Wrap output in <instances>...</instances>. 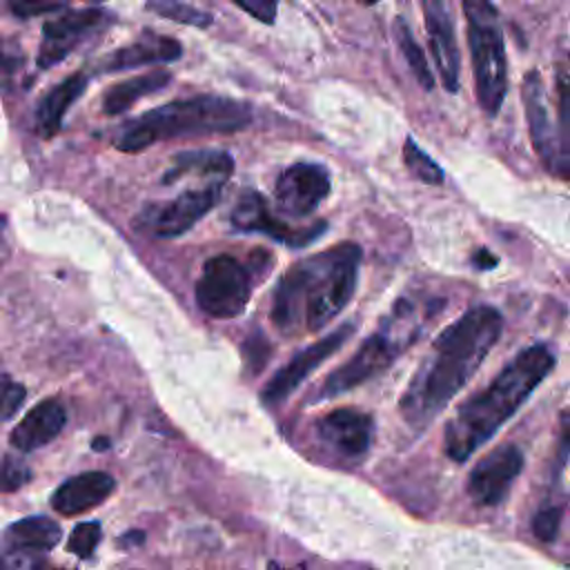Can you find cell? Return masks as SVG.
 Instances as JSON below:
<instances>
[{"mask_svg":"<svg viewBox=\"0 0 570 570\" xmlns=\"http://www.w3.org/2000/svg\"><path fill=\"white\" fill-rule=\"evenodd\" d=\"M87 89V76L85 73H73L69 78H65L62 82H58L40 102L38 111H36V131L42 138H51L60 131L62 118L67 114V109L82 96V91Z\"/></svg>","mask_w":570,"mask_h":570,"instance_id":"20","label":"cell"},{"mask_svg":"<svg viewBox=\"0 0 570 570\" xmlns=\"http://www.w3.org/2000/svg\"><path fill=\"white\" fill-rule=\"evenodd\" d=\"M252 296L249 269L229 254L212 256L196 281V303L212 318L243 314Z\"/></svg>","mask_w":570,"mask_h":570,"instance_id":"7","label":"cell"},{"mask_svg":"<svg viewBox=\"0 0 570 570\" xmlns=\"http://www.w3.org/2000/svg\"><path fill=\"white\" fill-rule=\"evenodd\" d=\"M561 525V510L559 508H543L532 519V532L539 541H554Z\"/></svg>","mask_w":570,"mask_h":570,"instance_id":"31","label":"cell"},{"mask_svg":"<svg viewBox=\"0 0 570 570\" xmlns=\"http://www.w3.org/2000/svg\"><path fill=\"white\" fill-rule=\"evenodd\" d=\"M354 332V325H341L330 336L316 341L314 345L301 350L292 361H287L263 387L261 399L265 405H278L283 403L318 365H323L341 345L347 341V336Z\"/></svg>","mask_w":570,"mask_h":570,"instance_id":"13","label":"cell"},{"mask_svg":"<svg viewBox=\"0 0 570 570\" xmlns=\"http://www.w3.org/2000/svg\"><path fill=\"white\" fill-rule=\"evenodd\" d=\"M145 541V534L142 532H129V534H125L122 539H120V546H125V548H136V546H140Z\"/></svg>","mask_w":570,"mask_h":570,"instance_id":"35","label":"cell"},{"mask_svg":"<svg viewBox=\"0 0 570 570\" xmlns=\"http://www.w3.org/2000/svg\"><path fill=\"white\" fill-rule=\"evenodd\" d=\"M423 16H425L428 40H430V47H432V56H434V65H436L441 85H443L445 91L456 94L459 91L461 58H459V47H456V38H454V22L450 18V11L439 0H425L423 2Z\"/></svg>","mask_w":570,"mask_h":570,"instance_id":"16","label":"cell"},{"mask_svg":"<svg viewBox=\"0 0 570 570\" xmlns=\"http://www.w3.org/2000/svg\"><path fill=\"white\" fill-rule=\"evenodd\" d=\"M114 476L107 472H82L67 479L51 497L53 510L60 514H80L89 508L100 505L114 492Z\"/></svg>","mask_w":570,"mask_h":570,"instance_id":"18","label":"cell"},{"mask_svg":"<svg viewBox=\"0 0 570 570\" xmlns=\"http://www.w3.org/2000/svg\"><path fill=\"white\" fill-rule=\"evenodd\" d=\"M249 120L252 109L247 102L205 94L185 100H174L142 114L116 138V147L120 151L136 154L167 138L232 134L245 129Z\"/></svg>","mask_w":570,"mask_h":570,"instance_id":"4","label":"cell"},{"mask_svg":"<svg viewBox=\"0 0 570 570\" xmlns=\"http://www.w3.org/2000/svg\"><path fill=\"white\" fill-rule=\"evenodd\" d=\"M503 332V316L490 305H474L448 325L416 367L399 412L407 425L423 430L472 379Z\"/></svg>","mask_w":570,"mask_h":570,"instance_id":"1","label":"cell"},{"mask_svg":"<svg viewBox=\"0 0 570 570\" xmlns=\"http://www.w3.org/2000/svg\"><path fill=\"white\" fill-rule=\"evenodd\" d=\"M554 354L534 343L521 350L494 381L459 405L443 432V450L452 461H465L528 401L534 387L552 372Z\"/></svg>","mask_w":570,"mask_h":570,"instance_id":"3","label":"cell"},{"mask_svg":"<svg viewBox=\"0 0 570 570\" xmlns=\"http://www.w3.org/2000/svg\"><path fill=\"white\" fill-rule=\"evenodd\" d=\"M147 9L149 11H156L160 13L163 18H169L174 22H180V24H189V27H209L212 24V16L196 9V7H189V4H183V2H147Z\"/></svg>","mask_w":570,"mask_h":570,"instance_id":"27","label":"cell"},{"mask_svg":"<svg viewBox=\"0 0 570 570\" xmlns=\"http://www.w3.org/2000/svg\"><path fill=\"white\" fill-rule=\"evenodd\" d=\"M554 89H557L554 129H557L559 147L563 156L570 160V71H557Z\"/></svg>","mask_w":570,"mask_h":570,"instance_id":"25","label":"cell"},{"mask_svg":"<svg viewBox=\"0 0 570 570\" xmlns=\"http://www.w3.org/2000/svg\"><path fill=\"white\" fill-rule=\"evenodd\" d=\"M171 80L169 71L156 69V71H147V73H138L134 78H127L118 85H114L105 98H102V111L107 116H118L122 111H127L136 100L160 91L167 82Z\"/></svg>","mask_w":570,"mask_h":570,"instance_id":"21","label":"cell"},{"mask_svg":"<svg viewBox=\"0 0 570 570\" xmlns=\"http://www.w3.org/2000/svg\"><path fill=\"white\" fill-rule=\"evenodd\" d=\"M102 20L105 13L100 9H69L65 16L45 22L38 65L47 69L65 60L67 53H71V49Z\"/></svg>","mask_w":570,"mask_h":570,"instance_id":"15","label":"cell"},{"mask_svg":"<svg viewBox=\"0 0 570 570\" xmlns=\"http://www.w3.org/2000/svg\"><path fill=\"white\" fill-rule=\"evenodd\" d=\"M521 470H523V452L517 445L505 443L494 448L472 468L468 476L470 499L476 505H485V508L499 505L508 497Z\"/></svg>","mask_w":570,"mask_h":570,"instance_id":"11","label":"cell"},{"mask_svg":"<svg viewBox=\"0 0 570 570\" xmlns=\"http://www.w3.org/2000/svg\"><path fill=\"white\" fill-rule=\"evenodd\" d=\"M472 263L479 267V269H492L499 258L494 254H490V249H479L474 256H472Z\"/></svg>","mask_w":570,"mask_h":570,"instance_id":"34","label":"cell"},{"mask_svg":"<svg viewBox=\"0 0 570 570\" xmlns=\"http://www.w3.org/2000/svg\"><path fill=\"white\" fill-rule=\"evenodd\" d=\"M180 42L169 36H158V33H145L131 45H125L116 49L107 60L105 69L107 71H122V69H136L142 65L151 62H171L180 58Z\"/></svg>","mask_w":570,"mask_h":570,"instance_id":"19","label":"cell"},{"mask_svg":"<svg viewBox=\"0 0 570 570\" xmlns=\"http://www.w3.org/2000/svg\"><path fill=\"white\" fill-rule=\"evenodd\" d=\"M7 539L22 550H51L60 541V525L49 517H27L9 525Z\"/></svg>","mask_w":570,"mask_h":570,"instance_id":"23","label":"cell"},{"mask_svg":"<svg viewBox=\"0 0 570 570\" xmlns=\"http://www.w3.org/2000/svg\"><path fill=\"white\" fill-rule=\"evenodd\" d=\"M236 7L247 11L249 16H254L256 20H261L265 24H272L276 18V11H278V4L272 0H236Z\"/></svg>","mask_w":570,"mask_h":570,"instance_id":"32","label":"cell"},{"mask_svg":"<svg viewBox=\"0 0 570 570\" xmlns=\"http://www.w3.org/2000/svg\"><path fill=\"white\" fill-rule=\"evenodd\" d=\"M394 38H396V45H399V49H401V53H403L407 67L412 69V73H414V78H416V82H419L425 91H430V89L434 87V78H432V71H430V65H428V60H425L423 49H421L419 42L414 40L412 29L407 27V22H405L401 16L394 20Z\"/></svg>","mask_w":570,"mask_h":570,"instance_id":"24","label":"cell"},{"mask_svg":"<svg viewBox=\"0 0 570 570\" xmlns=\"http://www.w3.org/2000/svg\"><path fill=\"white\" fill-rule=\"evenodd\" d=\"M9 9H11L18 18L27 20V18H33V16H40V13H51V11L65 9V4H62V2H24V0H22V2H11Z\"/></svg>","mask_w":570,"mask_h":570,"instance_id":"33","label":"cell"},{"mask_svg":"<svg viewBox=\"0 0 570 570\" xmlns=\"http://www.w3.org/2000/svg\"><path fill=\"white\" fill-rule=\"evenodd\" d=\"M100 541V525L96 521L78 523L69 537V552H73L80 559H87Z\"/></svg>","mask_w":570,"mask_h":570,"instance_id":"28","label":"cell"},{"mask_svg":"<svg viewBox=\"0 0 570 570\" xmlns=\"http://www.w3.org/2000/svg\"><path fill=\"white\" fill-rule=\"evenodd\" d=\"M234 163L232 156L225 151H185L174 158V167L165 174V183H171L174 178L196 171L200 176H209L216 183H225V178L232 174Z\"/></svg>","mask_w":570,"mask_h":570,"instance_id":"22","label":"cell"},{"mask_svg":"<svg viewBox=\"0 0 570 570\" xmlns=\"http://www.w3.org/2000/svg\"><path fill=\"white\" fill-rule=\"evenodd\" d=\"M67 423V410L58 399H45L33 405L22 421L13 428L9 441L20 452H31L36 448L53 441Z\"/></svg>","mask_w":570,"mask_h":570,"instance_id":"17","label":"cell"},{"mask_svg":"<svg viewBox=\"0 0 570 570\" xmlns=\"http://www.w3.org/2000/svg\"><path fill=\"white\" fill-rule=\"evenodd\" d=\"M403 160H405V167L412 171L414 178H419L428 185H441L443 183V169L414 142V138L405 140Z\"/></svg>","mask_w":570,"mask_h":570,"instance_id":"26","label":"cell"},{"mask_svg":"<svg viewBox=\"0 0 570 570\" xmlns=\"http://www.w3.org/2000/svg\"><path fill=\"white\" fill-rule=\"evenodd\" d=\"M4 225H7V223H4V216L0 214V252H7V247H4V238H2V236H4ZM0 263H2V256H0Z\"/></svg>","mask_w":570,"mask_h":570,"instance_id":"36","label":"cell"},{"mask_svg":"<svg viewBox=\"0 0 570 570\" xmlns=\"http://www.w3.org/2000/svg\"><path fill=\"white\" fill-rule=\"evenodd\" d=\"M33 570H56V568H49V566H38V568H33Z\"/></svg>","mask_w":570,"mask_h":570,"instance_id":"39","label":"cell"},{"mask_svg":"<svg viewBox=\"0 0 570 570\" xmlns=\"http://www.w3.org/2000/svg\"><path fill=\"white\" fill-rule=\"evenodd\" d=\"M24 396L27 387L22 383L9 379L7 374H0V421L11 419L24 403Z\"/></svg>","mask_w":570,"mask_h":570,"instance_id":"30","label":"cell"},{"mask_svg":"<svg viewBox=\"0 0 570 570\" xmlns=\"http://www.w3.org/2000/svg\"><path fill=\"white\" fill-rule=\"evenodd\" d=\"M468 45L474 67L476 100L488 118H494L508 91V58L499 22V11L485 0L463 2Z\"/></svg>","mask_w":570,"mask_h":570,"instance_id":"5","label":"cell"},{"mask_svg":"<svg viewBox=\"0 0 570 570\" xmlns=\"http://www.w3.org/2000/svg\"><path fill=\"white\" fill-rule=\"evenodd\" d=\"M269 570H283V568H278V566H269ZM287 570H305V566H296V568H287Z\"/></svg>","mask_w":570,"mask_h":570,"instance_id":"38","label":"cell"},{"mask_svg":"<svg viewBox=\"0 0 570 570\" xmlns=\"http://www.w3.org/2000/svg\"><path fill=\"white\" fill-rule=\"evenodd\" d=\"M220 198V183L187 189L176 198L154 205L142 214L145 227L160 238H174L191 229Z\"/></svg>","mask_w":570,"mask_h":570,"instance_id":"10","label":"cell"},{"mask_svg":"<svg viewBox=\"0 0 570 570\" xmlns=\"http://www.w3.org/2000/svg\"><path fill=\"white\" fill-rule=\"evenodd\" d=\"M107 448H109V439H105V436L94 439V450H107Z\"/></svg>","mask_w":570,"mask_h":570,"instance_id":"37","label":"cell"},{"mask_svg":"<svg viewBox=\"0 0 570 570\" xmlns=\"http://www.w3.org/2000/svg\"><path fill=\"white\" fill-rule=\"evenodd\" d=\"M523 105H525V120L530 129L532 147L546 167L548 174L554 178H570V160L563 156L554 129V120L550 116V100L543 87L539 71H530L523 78Z\"/></svg>","mask_w":570,"mask_h":570,"instance_id":"8","label":"cell"},{"mask_svg":"<svg viewBox=\"0 0 570 570\" xmlns=\"http://www.w3.org/2000/svg\"><path fill=\"white\" fill-rule=\"evenodd\" d=\"M229 220L238 232H261L278 243L289 245V247H305L312 240H316L325 229L323 220H318L316 225H307V227L287 225L285 220L272 216L267 200L256 191H245L238 198V203L234 205V209L229 214Z\"/></svg>","mask_w":570,"mask_h":570,"instance_id":"12","label":"cell"},{"mask_svg":"<svg viewBox=\"0 0 570 570\" xmlns=\"http://www.w3.org/2000/svg\"><path fill=\"white\" fill-rule=\"evenodd\" d=\"M330 171L318 163H294L276 178V205L285 216H312L330 196Z\"/></svg>","mask_w":570,"mask_h":570,"instance_id":"9","label":"cell"},{"mask_svg":"<svg viewBox=\"0 0 570 570\" xmlns=\"http://www.w3.org/2000/svg\"><path fill=\"white\" fill-rule=\"evenodd\" d=\"M314 430L321 443L327 450H332L336 456L356 461L365 456L370 450L374 423H372V416L363 410L338 407L316 419Z\"/></svg>","mask_w":570,"mask_h":570,"instance_id":"14","label":"cell"},{"mask_svg":"<svg viewBox=\"0 0 570 570\" xmlns=\"http://www.w3.org/2000/svg\"><path fill=\"white\" fill-rule=\"evenodd\" d=\"M412 323H416L414 314H412V305H407V301H399L394 312L354 352V356L347 363H343L341 367H336L323 381L316 399L338 396V394H343V392H347V390L370 381L372 376L381 374L383 370H387L392 365V361L396 358V354L403 352L412 343L416 332L414 330H405Z\"/></svg>","mask_w":570,"mask_h":570,"instance_id":"6","label":"cell"},{"mask_svg":"<svg viewBox=\"0 0 570 570\" xmlns=\"http://www.w3.org/2000/svg\"><path fill=\"white\" fill-rule=\"evenodd\" d=\"M361 247L341 243L332 249L312 254L281 276L274 303V325L292 336L323 330L350 303L358 281Z\"/></svg>","mask_w":570,"mask_h":570,"instance_id":"2","label":"cell"},{"mask_svg":"<svg viewBox=\"0 0 570 570\" xmlns=\"http://www.w3.org/2000/svg\"><path fill=\"white\" fill-rule=\"evenodd\" d=\"M31 470L22 459L4 456L0 463V492H13L29 483Z\"/></svg>","mask_w":570,"mask_h":570,"instance_id":"29","label":"cell"}]
</instances>
